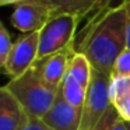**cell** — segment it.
Listing matches in <instances>:
<instances>
[{
  "label": "cell",
  "mask_w": 130,
  "mask_h": 130,
  "mask_svg": "<svg viewBox=\"0 0 130 130\" xmlns=\"http://www.w3.org/2000/svg\"><path fill=\"white\" fill-rule=\"evenodd\" d=\"M127 13L124 4L104 10L90 20L74 49L88 59L94 69L112 74L119 55L127 48Z\"/></svg>",
  "instance_id": "cell-1"
},
{
  "label": "cell",
  "mask_w": 130,
  "mask_h": 130,
  "mask_svg": "<svg viewBox=\"0 0 130 130\" xmlns=\"http://www.w3.org/2000/svg\"><path fill=\"white\" fill-rule=\"evenodd\" d=\"M6 87L29 116L39 119H42L52 108L59 92L57 90L49 87L32 67L20 77L11 78Z\"/></svg>",
  "instance_id": "cell-2"
},
{
  "label": "cell",
  "mask_w": 130,
  "mask_h": 130,
  "mask_svg": "<svg viewBox=\"0 0 130 130\" xmlns=\"http://www.w3.org/2000/svg\"><path fill=\"white\" fill-rule=\"evenodd\" d=\"M109 84L110 74L102 73L92 67L85 102L81 108L83 115L80 130H94L112 105L109 96Z\"/></svg>",
  "instance_id": "cell-3"
},
{
  "label": "cell",
  "mask_w": 130,
  "mask_h": 130,
  "mask_svg": "<svg viewBox=\"0 0 130 130\" xmlns=\"http://www.w3.org/2000/svg\"><path fill=\"white\" fill-rule=\"evenodd\" d=\"M80 21V18L70 14H59L52 17L39 31L38 60L74 45L76 31Z\"/></svg>",
  "instance_id": "cell-4"
},
{
  "label": "cell",
  "mask_w": 130,
  "mask_h": 130,
  "mask_svg": "<svg viewBox=\"0 0 130 130\" xmlns=\"http://www.w3.org/2000/svg\"><path fill=\"white\" fill-rule=\"evenodd\" d=\"M38 49H39V31L21 35L13 43L10 56L4 66L6 73L11 78H15L28 71L38 60Z\"/></svg>",
  "instance_id": "cell-5"
},
{
  "label": "cell",
  "mask_w": 130,
  "mask_h": 130,
  "mask_svg": "<svg viewBox=\"0 0 130 130\" xmlns=\"http://www.w3.org/2000/svg\"><path fill=\"white\" fill-rule=\"evenodd\" d=\"M52 18V10L46 0H25L14 6L11 24L24 34L41 31Z\"/></svg>",
  "instance_id": "cell-6"
},
{
  "label": "cell",
  "mask_w": 130,
  "mask_h": 130,
  "mask_svg": "<svg viewBox=\"0 0 130 130\" xmlns=\"http://www.w3.org/2000/svg\"><path fill=\"white\" fill-rule=\"evenodd\" d=\"M74 53H76V49H74V45H71L60 52L37 60L32 69L49 87L59 91L63 78L67 73L70 59Z\"/></svg>",
  "instance_id": "cell-7"
},
{
  "label": "cell",
  "mask_w": 130,
  "mask_h": 130,
  "mask_svg": "<svg viewBox=\"0 0 130 130\" xmlns=\"http://www.w3.org/2000/svg\"><path fill=\"white\" fill-rule=\"evenodd\" d=\"M81 115V108H76L69 104L59 91L52 108L46 112L42 120L53 130H80Z\"/></svg>",
  "instance_id": "cell-8"
},
{
  "label": "cell",
  "mask_w": 130,
  "mask_h": 130,
  "mask_svg": "<svg viewBox=\"0 0 130 130\" xmlns=\"http://www.w3.org/2000/svg\"><path fill=\"white\" fill-rule=\"evenodd\" d=\"M113 0H46L52 10V17L59 14H70L83 18L95 15L104 10L109 9Z\"/></svg>",
  "instance_id": "cell-9"
},
{
  "label": "cell",
  "mask_w": 130,
  "mask_h": 130,
  "mask_svg": "<svg viewBox=\"0 0 130 130\" xmlns=\"http://www.w3.org/2000/svg\"><path fill=\"white\" fill-rule=\"evenodd\" d=\"M29 115L6 85L0 87V130H20Z\"/></svg>",
  "instance_id": "cell-10"
},
{
  "label": "cell",
  "mask_w": 130,
  "mask_h": 130,
  "mask_svg": "<svg viewBox=\"0 0 130 130\" xmlns=\"http://www.w3.org/2000/svg\"><path fill=\"white\" fill-rule=\"evenodd\" d=\"M87 90L88 88L80 84L70 73H66L62 85L59 88L63 98L76 108H83L85 102V96H87Z\"/></svg>",
  "instance_id": "cell-11"
},
{
  "label": "cell",
  "mask_w": 130,
  "mask_h": 130,
  "mask_svg": "<svg viewBox=\"0 0 130 130\" xmlns=\"http://www.w3.org/2000/svg\"><path fill=\"white\" fill-rule=\"evenodd\" d=\"M91 71H92V66L88 62V59L83 53L76 52L70 59L67 73H70L81 85L88 88L91 81Z\"/></svg>",
  "instance_id": "cell-12"
},
{
  "label": "cell",
  "mask_w": 130,
  "mask_h": 130,
  "mask_svg": "<svg viewBox=\"0 0 130 130\" xmlns=\"http://www.w3.org/2000/svg\"><path fill=\"white\" fill-rule=\"evenodd\" d=\"M94 130H130V122L122 118L116 108L110 105Z\"/></svg>",
  "instance_id": "cell-13"
},
{
  "label": "cell",
  "mask_w": 130,
  "mask_h": 130,
  "mask_svg": "<svg viewBox=\"0 0 130 130\" xmlns=\"http://www.w3.org/2000/svg\"><path fill=\"white\" fill-rule=\"evenodd\" d=\"M127 92H130V77H127V76H110V84H109L110 102L115 104L116 101L123 98Z\"/></svg>",
  "instance_id": "cell-14"
},
{
  "label": "cell",
  "mask_w": 130,
  "mask_h": 130,
  "mask_svg": "<svg viewBox=\"0 0 130 130\" xmlns=\"http://www.w3.org/2000/svg\"><path fill=\"white\" fill-rule=\"evenodd\" d=\"M110 76H127L130 77V49H124L116 59Z\"/></svg>",
  "instance_id": "cell-15"
},
{
  "label": "cell",
  "mask_w": 130,
  "mask_h": 130,
  "mask_svg": "<svg viewBox=\"0 0 130 130\" xmlns=\"http://www.w3.org/2000/svg\"><path fill=\"white\" fill-rule=\"evenodd\" d=\"M13 48V42L7 29L3 25L0 27V69H4L6 62L10 56V52Z\"/></svg>",
  "instance_id": "cell-16"
},
{
  "label": "cell",
  "mask_w": 130,
  "mask_h": 130,
  "mask_svg": "<svg viewBox=\"0 0 130 130\" xmlns=\"http://www.w3.org/2000/svg\"><path fill=\"white\" fill-rule=\"evenodd\" d=\"M116 108L118 113L123 119L130 122V92H127L123 98H120L119 101H116L115 104H112Z\"/></svg>",
  "instance_id": "cell-17"
},
{
  "label": "cell",
  "mask_w": 130,
  "mask_h": 130,
  "mask_svg": "<svg viewBox=\"0 0 130 130\" xmlns=\"http://www.w3.org/2000/svg\"><path fill=\"white\" fill-rule=\"evenodd\" d=\"M20 130H53V129H52L51 126H48L42 119L29 116L28 122H27V123L24 124Z\"/></svg>",
  "instance_id": "cell-18"
},
{
  "label": "cell",
  "mask_w": 130,
  "mask_h": 130,
  "mask_svg": "<svg viewBox=\"0 0 130 130\" xmlns=\"http://www.w3.org/2000/svg\"><path fill=\"white\" fill-rule=\"evenodd\" d=\"M122 3L124 4V9L127 13V49H130V0H123Z\"/></svg>",
  "instance_id": "cell-19"
},
{
  "label": "cell",
  "mask_w": 130,
  "mask_h": 130,
  "mask_svg": "<svg viewBox=\"0 0 130 130\" xmlns=\"http://www.w3.org/2000/svg\"><path fill=\"white\" fill-rule=\"evenodd\" d=\"M25 0H0V6H9V4H18V3H23Z\"/></svg>",
  "instance_id": "cell-20"
},
{
  "label": "cell",
  "mask_w": 130,
  "mask_h": 130,
  "mask_svg": "<svg viewBox=\"0 0 130 130\" xmlns=\"http://www.w3.org/2000/svg\"><path fill=\"white\" fill-rule=\"evenodd\" d=\"M0 27H2V23H0Z\"/></svg>",
  "instance_id": "cell-21"
}]
</instances>
